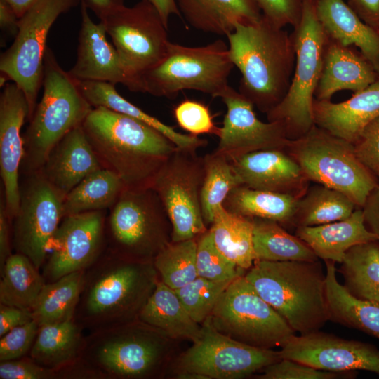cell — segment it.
Returning a JSON list of instances; mask_svg holds the SVG:
<instances>
[{
	"label": "cell",
	"mask_w": 379,
	"mask_h": 379,
	"mask_svg": "<svg viewBox=\"0 0 379 379\" xmlns=\"http://www.w3.org/2000/svg\"><path fill=\"white\" fill-rule=\"evenodd\" d=\"M153 260L106 248L84 270L74 321L88 333L138 319L159 279Z\"/></svg>",
	"instance_id": "cell-1"
},
{
	"label": "cell",
	"mask_w": 379,
	"mask_h": 379,
	"mask_svg": "<svg viewBox=\"0 0 379 379\" xmlns=\"http://www.w3.org/2000/svg\"><path fill=\"white\" fill-rule=\"evenodd\" d=\"M82 126L102 167L116 173L126 188L151 187L178 148L155 128L104 107H93Z\"/></svg>",
	"instance_id": "cell-2"
},
{
	"label": "cell",
	"mask_w": 379,
	"mask_h": 379,
	"mask_svg": "<svg viewBox=\"0 0 379 379\" xmlns=\"http://www.w3.org/2000/svg\"><path fill=\"white\" fill-rule=\"evenodd\" d=\"M227 38L230 59L241 75L239 92L267 113L291 85L295 62L291 34L262 16L255 22L237 24Z\"/></svg>",
	"instance_id": "cell-3"
},
{
	"label": "cell",
	"mask_w": 379,
	"mask_h": 379,
	"mask_svg": "<svg viewBox=\"0 0 379 379\" xmlns=\"http://www.w3.org/2000/svg\"><path fill=\"white\" fill-rule=\"evenodd\" d=\"M171 338L139 319L85 335L70 379H148L166 364Z\"/></svg>",
	"instance_id": "cell-4"
},
{
	"label": "cell",
	"mask_w": 379,
	"mask_h": 379,
	"mask_svg": "<svg viewBox=\"0 0 379 379\" xmlns=\"http://www.w3.org/2000/svg\"><path fill=\"white\" fill-rule=\"evenodd\" d=\"M244 277L296 333L319 331L330 320L326 272L319 260H256Z\"/></svg>",
	"instance_id": "cell-5"
},
{
	"label": "cell",
	"mask_w": 379,
	"mask_h": 379,
	"mask_svg": "<svg viewBox=\"0 0 379 379\" xmlns=\"http://www.w3.org/2000/svg\"><path fill=\"white\" fill-rule=\"evenodd\" d=\"M43 95L22 134L24 152L20 174L39 171L52 148L82 125L93 108L76 80L59 65L48 47L44 57Z\"/></svg>",
	"instance_id": "cell-6"
},
{
	"label": "cell",
	"mask_w": 379,
	"mask_h": 379,
	"mask_svg": "<svg viewBox=\"0 0 379 379\" xmlns=\"http://www.w3.org/2000/svg\"><path fill=\"white\" fill-rule=\"evenodd\" d=\"M285 150L310 181L338 190L362 208L379 187L375 176L357 157L352 143L316 126L290 140Z\"/></svg>",
	"instance_id": "cell-7"
},
{
	"label": "cell",
	"mask_w": 379,
	"mask_h": 379,
	"mask_svg": "<svg viewBox=\"0 0 379 379\" xmlns=\"http://www.w3.org/2000/svg\"><path fill=\"white\" fill-rule=\"evenodd\" d=\"M317 0H303L299 23L291 34L295 62L284 99L266 113L268 121H279L289 140L297 139L314 125L312 106L321 76L327 35L316 11Z\"/></svg>",
	"instance_id": "cell-8"
},
{
	"label": "cell",
	"mask_w": 379,
	"mask_h": 379,
	"mask_svg": "<svg viewBox=\"0 0 379 379\" xmlns=\"http://www.w3.org/2000/svg\"><path fill=\"white\" fill-rule=\"evenodd\" d=\"M233 67L222 39L196 47L170 41L162 59L142 75L143 93L173 99L182 91L194 90L220 98Z\"/></svg>",
	"instance_id": "cell-9"
},
{
	"label": "cell",
	"mask_w": 379,
	"mask_h": 379,
	"mask_svg": "<svg viewBox=\"0 0 379 379\" xmlns=\"http://www.w3.org/2000/svg\"><path fill=\"white\" fill-rule=\"evenodd\" d=\"M105 234L107 248L112 252L153 260L172 241V225L153 188H125L107 212Z\"/></svg>",
	"instance_id": "cell-10"
},
{
	"label": "cell",
	"mask_w": 379,
	"mask_h": 379,
	"mask_svg": "<svg viewBox=\"0 0 379 379\" xmlns=\"http://www.w3.org/2000/svg\"><path fill=\"white\" fill-rule=\"evenodd\" d=\"M79 0H39L20 18L18 31L11 46L1 54L0 72L24 93L33 115L43 84L48 34L58 18Z\"/></svg>",
	"instance_id": "cell-11"
},
{
	"label": "cell",
	"mask_w": 379,
	"mask_h": 379,
	"mask_svg": "<svg viewBox=\"0 0 379 379\" xmlns=\"http://www.w3.org/2000/svg\"><path fill=\"white\" fill-rule=\"evenodd\" d=\"M209 318L220 333L262 349L282 347L295 333L244 275L230 282Z\"/></svg>",
	"instance_id": "cell-12"
},
{
	"label": "cell",
	"mask_w": 379,
	"mask_h": 379,
	"mask_svg": "<svg viewBox=\"0 0 379 379\" xmlns=\"http://www.w3.org/2000/svg\"><path fill=\"white\" fill-rule=\"evenodd\" d=\"M204 157L197 149L178 147L165 161L151 186L159 195L172 225V241L197 238L208 229L204 222L201 193Z\"/></svg>",
	"instance_id": "cell-13"
},
{
	"label": "cell",
	"mask_w": 379,
	"mask_h": 379,
	"mask_svg": "<svg viewBox=\"0 0 379 379\" xmlns=\"http://www.w3.org/2000/svg\"><path fill=\"white\" fill-rule=\"evenodd\" d=\"M279 351L251 346L218 331L207 318L198 340L178 361L179 375L187 378L237 379L280 360Z\"/></svg>",
	"instance_id": "cell-14"
},
{
	"label": "cell",
	"mask_w": 379,
	"mask_h": 379,
	"mask_svg": "<svg viewBox=\"0 0 379 379\" xmlns=\"http://www.w3.org/2000/svg\"><path fill=\"white\" fill-rule=\"evenodd\" d=\"M63 200L40 171L20 175L18 208L11 220L12 248L38 270L63 218Z\"/></svg>",
	"instance_id": "cell-15"
},
{
	"label": "cell",
	"mask_w": 379,
	"mask_h": 379,
	"mask_svg": "<svg viewBox=\"0 0 379 379\" xmlns=\"http://www.w3.org/2000/svg\"><path fill=\"white\" fill-rule=\"evenodd\" d=\"M100 21L124 65L142 88V75L162 59L170 43L168 27L159 12L141 0L133 6L120 7Z\"/></svg>",
	"instance_id": "cell-16"
},
{
	"label": "cell",
	"mask_w": 379,
	"mask_h": 379,
	"mask_svg": "<svg viewBox=\"0 0 379 379\" xmlns=\"http://www.w3.org/2000/svg\"><path fill=\"white\" fill-rule=\"evenodd\" d=\"M107 212L88 211L62 219L50 245L51 253L42 267L46 283L85 270L100 257L107 248Z\"/></svg>",
	"instance_id": "cell-17"
},
{
	"label": "cell",
	"mask_w": 379,
	"mask_h": 379,
	"mask_svg": "<svg viewBox=\"0 0 379 379\" xmlns=\"http://www.w3.org/2000/svg\"><path fill=\"white\" fill-rule=\"evenodd\" d=\"M220 98L227 112L213 152L232 161L253 152L286 147L290 140L284 125L260 120L253 103L239 91L229 86Z\"/></svg>",
	"instance_id": "cell-18"
},
{
	"label": "cell",
	"mask_w": 379,
	"mask_h": 379,
	"mask_svg": "<svg viewBox=\"0 0 379 379\" xmlns=\"http://www.w3.org/2000/svg\"><path fill=\"white\" fill-rule=\"evenodd\" d=\"M292 359L331 372L366 371L379 375V350L372 344L317 331L293 335L279 350Z\"/></svg>",
	"instance_id": "cell-19"
},
{
	"label": "cell",
	"mask_w": 379,
	"mask_h": 379,
	"mask_svg": "<svg viewBox=\"0 0 379 379\" xmlns=\"http://www.w3.org/2000/svg\"><path fill=\"white\" fill-rule=\"evenodd\" d=\"M88 10L81 0L77 59L69 74L76 80L121 84L133 92L142 93L141 84L130 74L117 49L107 40L104 24L93 22Z\"/></svg>",
	"instance_id": "cell-20"
},
{
	"label": "cell",
	"mask_w": 379,
	"mask_h": 379,
	"mask_svg": "<svg viewBox=\"0 0 379 379\" xmlns=\"http://www.w3.org/2000/svg\"><path fill=\"white\" fill-rule=\"evenodd\" d=\"M29 106L22 91L7 83L0 95V174L8 215L19 205L20 169L24 152L22 127L28 118Z\"/></svg>",
	"instance_id": "cell-21"
},
{
	"label": "cell",
	"mask_w": 379,
	"mask_h": 379,
	"mask_svg": "<svg viewBox=\"0 0 379 379\" xmlns=\"http://www.w3.org/2000/svg\"><path fill=\"white\" fill-rule=\"evenodd\" d=\"M230 162L243 185L252 189L300 199L311 182L285 149L253 152Z\"/></svg>",
	"instance_id": "cell-22"
},
{
	"label": "cell",
	"mask_w": 379,
	"mask_h": 379,
	"mask_svg": "<svg viewBox=\"0 0 379 379\" xmlns=\"http://www.w3.org/2000/svg\"><path fill=\"white\" fill-rule=\"evenodd\" d=\"M102 168L81 125L52 148L39 171L65 199L86 176Z\"/></svg>",
	"instance_id": "cell-23"
},
{
	"label": "cell",
	"mask_w": 379,
	"mask_h": 379,
	"mask_svg": "<svg viewBox=\"0 0 379 379\" xmlns=\"http://www.w3.org/2000/svg\"><path fill=\"white\" fill-rule=\"evenodd\" d=\"M314 124L354 144L363 130L379 117V78L346 100H314Z\"/></svg>",
	"instance_id": "cell-24"
},
{
	"label": "cell",
	"mask_w": 379,
	"mask_h": 379,
	"mask_svg": "<svg viewBox=\"0 0 379 379\" xmlns=\"http://www.w3.org/2000/svg\"><path fill=\"white\" fill-rule=\"evenodd\" d=\"M378 78L373 66L360 51L328 37L314 99L331 100L335 93L343 90L356 93Z\"/></svg>",
	"instance_id": "cell-25"
},
{
	"label": "cell",
	"mask_w": 379,
	"mask_h": 379,
	"mask_svg": "<svg viewBox=\"0 0 379 379\" xmlns=\"http://www.w3.org/2000/svg\"><path fill=\"white\" fill-rule=\"evenodd\" d=\"M316 11L327 36L354 46L379 74V34L364 22L345 0H317Z\"/></svg>",
	"instance_id": "cell-26"
},
{
	"label": "cell",
	"mask_w": 379,
	"mask_h": 379,
	"mask_svg": "<svg viewBox=\"0 0 379 379\" xmlns=\"http://www.w3.org/2000/svg\"><path fill=\"white\" fill-rule=\"evenodd\" d=\"M185 21L197 30L226 36L237 24L260 20L256 0H175Z\"/></svg>",
	"instance_id": "cell-27"
},
{
	"label": "cell",
	"mask_w": 379,
	"mask_h": 379,
	"mask_svg": "<svg viewBox=\"0 0 379 379\" xmlns=\"http://www.w3.org/2000/svg\"><path fill=\"white\" fill-rule=\"evenodd\" d=\"M295 235L304 241L319 259L340 263L352 247L378 240L366 227L362 208L347 218L311 227H298Z\"/></svg>",
	"instance_id": "cell-28"
},
{
	"label": "cell",
	"mask_w": 379,
	"mask_h": 379,
	"mask_svg": "<svg viewBox=\"0 0 379 379\" xmlns=\"http://www.w3.org/2000/svg\"><path fill=\"white\" fill-rule=\"evenodd\" d=\"M84 331L74 319L41 326L29 357L56 371L59 378L64 379L66 371L80 358L85 341Z\"/></svg>",
	"instance_id": "cell-29"
},
{
	"label": "cell",
	"mask_w": 379,
	"mask_h": 379,
	"mask_svg": "<svg viewBox=\"0 0 379 379\" xmlns=\"http://www.w3.org/2000/svg\"><path fill=\"white\" fill-rule=\"evenodd\" d=\"M138 319L171 339H185L194 343L201 334V326L190 317L175 290L160 279Z\"/></svg>",
	"instance_id": "cell-30"
},
{
	"label": "cell",
	"mask_w": 379,
	"mask_h": 379,
	"mask_svg": "<svg viewBox=\"0 0 379 379\" xmlns=\"http://www.w3.org/2000/svg\"><path fill=\"white\" fill-rule=\"evenodd\" d=\"M76 81L81 92L93 107H104L142 121L159 131L180 148L197 149L208 144L207 140L199 136L179 133L173 127L146 113L122 97L114 84L95 81Z\"/></svg>",
	"instance_id": "cell-31"
},
{
	"label": "cell",
	"mask_w": 379,
	"mask_h": 379,
	"mask_svg": "<svg viewBox=\"0 0 379 379\" xmlns=\"http://www.w3.org/2000/svg\"><path fill=\"white\" fill-rule=\"evenodd\" d=\"M324 262L330 320L379 339V305L350 294L338 281L335 262Z\"/></svg>",
	"instance_id": "cell-32"
},
{
	"label": "cell",
	"mask_w": 379,
	"mask_h": 379,
	"mask_svg": "<svg viewBox=\"0 0 379 379\" xmlns=\"http://www.w3.org/2000/svg\"><path fill=\"white\" fill-rule=\"evenodd\" d=\"M298 199L284 194L259 190L244 185L234 188L222 206L229 211L251 218L271 220L284 228L294 227Z\"/></svg>",
	"instance_id": "cell-33"
},
{
	"label": "cell",
	"mask_w": 379,
	"mask_h": 379,
	"mask_svg": "<svg viewBox=\"0 0 379 379\" xmlns=\"http://www.w3.org/2000/svg\"><path fill=\"white\" fill-rule=\"evenodd\" d=\"M209 230L218 250L247 271L256 260L253 248V218L227 211L222 204L215 211Z\"/></svg>",
	"instance_id": "cell-34"
},
{
	"label": "cell",
	"mask_w": 379,
	"mask_h": 379,
	"mask_svg": "<svg viewBox=\"0 0 379 379\" xmlns=\"http://www.w3.org/2000/svg\"><path fill=\"white\" fill-rule=\"evenodd\" d=\"M339 272L343 277V286L350 294L379 305V240L349 249Z\"/></svg>",
	"instance_id": "cell-35"
},
{
	"label": "cell",
	"mask_w": 379,
	"mask_h": 379,
	"mask_svg": "<svg viewBox=\"0 0 379 379\" xmlns=\"http://www.w3.org/2000/svg\"><path fill=\"white\" fill-rule=\"evenodd\" d=\"M126 188L121 178L105 168L86 176L63 200V218L88 211H109Z\"/></svg>",
	"instance_id": "cell-36"
},
{
	"label": "cell",
	"mask_w": 379,
	"mask_h": 379,
	"mask_svg": "<svg viewBox=\"0 0 379 379\" xmlns=\"http://www.w3.org/2000/svg\"><path fill=\"white\" fill-rule=\"evenodd\" d=\"M0 271V303L32 312L46 283L39 270L27 256L13 253Z\"/></svg>",
	"instance_id": "cell-37"
},
{
	"label": "cell",
	"mask_w": 379,
	"mask_h": 379,
	"mask_svg": "<svg viewBox=\"0 0 379 379\" xmlns=\"http://www.w3.org/2000/svg\"><path fill=\"white\" fill-rule=\"evenodd\" d=\"M253 240L256 260L314 262L319 260L300 237L290 234L279 223L271 220L253 218Z\"/></svg>",
	"instance_id": "cell-38"
},
{
	"label": "cell",
	"mask_w": 379,
	"mask_h": 379,
	"mask_svg": "<svg viewBox=\"0 0 379 379\" xmlns=\"http://www.w3.org/2000/svg\"><path fill=\"white\" fill-rule=\"evenodd\" d=\"M84 270L46 283L32 310L39 326L73 319L82 288Z\"/></svg>",
	"instance_id": "cell-39"
},
{
	"label": "cell",
	"mask_w": 379,
	"mask_h": 379,
	"mask_svg": "<svg viewBox=\"0 0 379 379\" xmlns=\"http://www.w3.org/2000/svg\"><path fill=\"white\" fill-rule=\"evenodd\" d=\"M357 208L345 194L317 184L298 200L293 226L311 227L344 220Z\"/></svg>",
	"instance_id": "cell-40"
},
{
	"label": "cell",
	"mask_w": 379,
	"mask_h": 379,
	"mask_svg": "<svg viewBox=\"0 0 379 379\" xmlns=\"http://www.w3.org/2000/svg\"><path fill=\"white\" fill-rule=\"evenodd\" d=\"M203 157L205 174L201 203L203 218L208 226L213 221L215 209L234 188L243 182L225 156L213 152Z\"/></svg>",
	"instance_id": "cell-41"
},
{
	"label": "cell",
	"mask_w": 379,
	"mask_h": 379,
	"mask_svg": "<svg viewBox=\"0 0 379 379\" xmlns=\"http://www.w3.org/2000/svg\"><path fill=\"white\" fill-rule=\"evenodd\" d=\"M197 238L171 241L153 260L160 280L173 290L178 289L195 279Z\"/></svg>",
	"instance_id": "cell-42"
},
{
	"label": "cell",
	"mask_w": 379,
	"mask_h": 379,
	"mask_svg": "<svg viewBox=\"0 0 379 379\" xmlns=\"http://www.w3.org/2000/svg\"><path fill=\"white\" fill-rule=\"evenodd\" d=\"M232 281L197 277L175 291L192 319L201 324L211 316L220 296Z\"/></svg>",
	"instance_id": "cell-43"
},
{
	"label": "cell",
	"mask_w": 379,
	"mask_h": 379,
	"mask_svg": "<svg viewBox=\"0 0 379 379\" xmlns=\"http://www.w3.org/2000/svg\"><path fill=\"white\" fill-rule=\"evenodd\" d=\"M196 266L198 277L214 281L233 280L244 270L227 259L216 247L209 229L197 238Z\"/></svg>",
	"instance_id": "cell-44"
},
{
	"label": "cell",
	"mask_w": 379,
	"mask_h": 379,
	"mask_svg": "<svg viewBox=\"0 0 379 379\" xmlns=\"http://www.w3.org/2000/svg\"><path fill=\"white\" fill-rule=\"evenodd\" d=\"M173 114L178 126L190 135H220V128L215 126L208 107L200 101L184 99L174 107Z\"/></svg>",
	"instance_id": "cell-45"
},
{
	"label": "cell",
	"mask_w": 379,
	"mask_h": 379,
	"mask_svg": "<svg viewBox=\"0 0 379 379\" xmlns=\"http://www.w3.org/2000/svg\"><path fill=\"white\" fill-rule=\"evenodd\" d=\"M261 379H338L353 378L356 371H326L288 359H281L278 361L262 369Z\"/></svg>",
	"instance_id": "cell-46"
},
{
	"label": "cell",
	"mask_w": 379,
	"mask_h": 379,
	"mask_svg": "<svg viewBox=\"0 0 379 379\" xmlns=\"http://www.w3.org/2000/svg\"><path fill=\"white\" fill-rule=\"evenodd\" d=\"M39 325L32 320L13 328L0 337V361L13 360L29 354L39 331Z\"/></svg>",
	"instance_id": "cell-47"
},
{
	"label": "cell",
	"mask_w": 379,
	"mask_h": 379,
	"mask_svg": "<svg viewBox=\"0 0 379 379\" xmlns=\"http://www.w3.org/2000/svg\"><path fill=\"white\" fill-rule=\"evenodd\" d=\"M262 16L274 25L293 28L299 23L303 0H256Z\"/></svg>",
	"instance_id": "cell-48"
},
{
	"label": "cell",
	"mask_w": 379,
	"mask_h": 379,
	"mask_svg": "<svg viewBox=\"0 0 379 379\" xmlns=\"http://www.w3.org/2000/svg\"><path fill=\"white\" fill-rule=\"evenodd\" d=\"M353 145L358 159L379 181V117L363 130Z\"/></svg>",
	"instance_id": "cell-49"
},
{
	"label": "cell",
	"mask_w": 379,
	"mask_h": 379,
	"mask_svg": "<svg viewBox=\"0 0 379 379\" xmlns=\"http://www.w3.org/2000/svg\"><path fill=\"white\" fill-rule=\"evenodd\" d=\"M1 379H60L58 373L46 368L29 357L0 361Z\"/></svg>",
	"instance_id": "cell-50"
},
{
	"label": "cell",
	"mask_w": 379,
	"mask_h": 379,
	"mask_svg": "<svg viewBox=\"0 0 379 379\" xmlns=\"http://www.w3.org/2000/svg\"><path fill=\"white\" fill-rule=\"evenodd\" d=\"M32 320L31 311L0 303V337Z\"/></svg>",
	"instance_id": "cell-51"
},
{
	"label": "cell",
	"mask_w": 379,
	"mask_h": 379,
	"mask_svg": "<svg viewBox=\"0 0 379 379\" xmlns=\"http://www.w3.org/2000/svg\"><path fill=\"white\" fill-rule=\"evenodd\" d=\"M11 218L8 214L4 194L0 201V269L12 253Z\"/></svg>",
	"instance_id": "cell-52"
},
{
	"label": "cell",
	"mask_w": 379,
	"mask_h": 379,
	"mask_svg": "<svg viewBox=\"0 0 379 379\" xmlns=\"http://www.w3.org/2000/svg\"><path fill=\"white\" fill-rule=\"evenodd\" d=\"M347 4L367 25L379 27V0H347Z\"/></svg>",
	"instance_id": "cell-53"
},
{
	"label": "cell",
	"mask_w": 379,
	"mask_h": 379,
	"mask_svg": "<svg viewBox=\"0 0 379 379\" xmlns=\"http://www.w3.org/2000/svg\"><path fill=\"white\" fill-rule=\"evenodd\" d=\"M361 208L367 228L379 240V187L371 193Z\"/></svg>",
	"instance_id": "cell-54"
},
{
	"label": "cell",
	"mask_w": 379,
	"mask_h": 379,
	"mask_svg": "<svg viewBox=\"0 0 379 379\" xmlns=\"http://www.w3.org/2000/svg\"><path fill=\"white\" fill-rule=\"evenodd\" d=\"M19 17L5 0H0V27L4 36H15L18 31Z\"/></svg>",
	"instance_id": "cell-55"
},
{
	"label": "cell",
	"mask_w": 379,
	"mask_h": 379,
	"mask_svg": "<svg viewBox=\"0 0 379 379\" xmlns=\"http://www.w3.org/2000/svg\"><path fill=\"white\" fill-rule=\"evenodd\" d=\"M88 9L102 19L114 11L124 6V0H84Z\"/></svg>",
	"instance_id": "cell-56"
},
{
	"label": "cell",
	"mask_w": 379,
	"mask_h": 379,
	"mask_svg": "<svg viewBox=\"0 0 379 379\" xmlns=\"http://www.w3.org/2000/svg\"><path fill=\"white\" fill-rule=\"evenodd\" d=\"M151 4L159 12L164 24L168 27L171 15L181 17L175 0H145Z\"/></svg>",
	"instance_id": "cell-57"
},
{
	"label": "cell",
	"mask_w": 379,
	"mask_h": 379,
	"mask_svg": "<svg viewBox=\"0 0 379 379\" xmlns=\"http://www.w3.org/2000/svg\"><path fill=\"white\" fill-rule=\"evenodd\" d=\"M14 9L19 18L39 0H5Z\"/></svg>",
	"instance_id": "cell-58"
},
{
	"label": "cell",
	"mask_w": 379,
	"mask_h": 379,
	"mask_svg": "<svg viewBox=\"0 0 379 379\" xmlns=\"http://www.w3.org/2000/svg\"><path fill=\"white\" fill-rule=\"evenodd\" d=\"M375 30L378 32V33L379 34V27L378 28L375 29Z\"/></svg>",
	"instance_id": "cell-59"
}]
</instances>
